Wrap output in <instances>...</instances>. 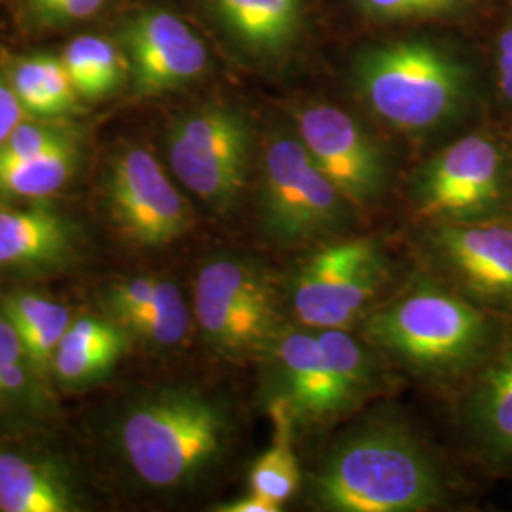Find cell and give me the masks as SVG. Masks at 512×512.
<instances>
[{"label":"cell","instance_id":"2e32d148","mask_svg":"<svg viewBox=\"0 0 512 512\" xmlns=\"http://www.w3.org/2000/svg\"><path fill=\"white\" fill-rule=\"evenodd\" d=\"M131 348L124 329L105 313L74 315L55 349L50 380L67 391L103 382Z\"/></svg>","mask_w":512,"mask_h":512},{"label":"cell","instance_id":"9a60e30c","mask_svg":"<svg viewBox=\"0 0 512 512\" xmlns=\"http://www.w3.org/2000/svg\"><path fill=\"white\" fill-rule=\"evenodd\" d=\"M433 247L440 262L471 291L512 302V228L495 222L437 224Z\"/></svg>","mask_w":512,"mask_h":512},{"label":"cell","instance_id":"f1b7e54d","mask_svg":"<svg viewBox=\"0 0 512 512\" xmlns=\"http://www.w3.org/2000/svg\"><path fill=\"white\" fill-rule=\"evenodd\" d=\"M361 10L382 19L416 18L433 12L431 0H357Z\"/></svg>","mask_w":512,"mask_h":512},{"label":"cell","instance_id":"ba28073f","mask_svg":"<svg viewBox=\"0 0 512 512\" xmlns=\"http://www.w3.org/2000/svg\"><path fill=\"white\" fill-rule=\"evenodd\" d=\"M253 128L245 112L205 105L181 116L167 133L175 179L217 213L232 211L247 188Z\"/></svg>","mask_w":512,"mask_h":512},{"label":"cell","instance_id":"9c48e42d","mask_svg":"<svg viewBox=\"0 0 512 512\" xmlns=\"http://www.w3.org/2000/svg\"><path fill=\"white\" fill-rule=\"evenodd\" d=\"M103 186L110 220L133 245L162 249L188 234L192 209L148 148H120L110 158Z\"/></svg>","mask_w":512,"mask_h":512},{"label":"cell","instance_id":"ac0fdd59","mask_svg":"<svg viewBox=\"0 0 512 512\" xmlns=\"http://www.w3.org/2000/svg\"><path fill=\"white\" fill-rule=\"evenodd\" d=\"M465 421L486 458L497 463L512 459V346L480 376Z\"/></svg>","mask_w":512,"mask_h":512},{"label":"cell","instance_id":"e575fe53","mask_svg":"<svg viewBox=\"0 0 512 512\" xmlns=\"http://www.w3.org/2000/svg\"><path fill=\"white\" fill-rule=\"evenodd\" d=\"M431 6H433V12H439V6H437V0H431Z\"/></svg>","mask_w":512,"mask_h":512},{"label":"cell","instance_id":"30bf717a","mask_svg":"<svg viewBox=\"0 0 512 512\" xmlns=\"http://www.w3.org/2000/svg\"><path fill=\"white\" fill-rule=\"evenodd\" d=\"M501 194V154L492 139L473 133L423 165L412 202L420 217L437 224L473 222L492 211Z\"/></svg>","mask_w":512,"mask_h":512},{"label":"cell","instance_id":"7a4b0ae2","mask_svg":"<svg viewBox=\"0 0 512 512\" xmlns=\"http://www.w3.org/2000/svg\"><path fill=\"white\" fill-rule=\"evenodd\" d=\"M313 505L332 512H420L446 499L437 461L406 425L370 418L342 433L310 476Z\"/></svg>","mask_w":512,"mask_h":512},{"label":"cell","instance_id":"5bb4252c","mask_svg":"<svg viewBox=\"0 0 512 512\" xmlns=\"http://www.w3.org/2000/svg\"><path fill=\"white\" fill-rule=\"evenodd\" d=\"M82 507L80 482L59 454L0 440V511L74 512Z\"/></svg>","mask_w":512,"mask_h":512},{"label":"cell","instance_id":"d6a6232c","mask_svg":"<svg viewBox=\"0 0 512 512\" xmlns=\"http://www.w3.org/2000/svg\"><path fill=\"white\" fill-rule=\"evenodd\" d=\"M499 90L509 101H512V71L499 73Z\"/></svg>","mask_w":512,"mask_h":512},{"label":"cell","instance_id":"d6986e66","mask_svg":"<svg viewBox=\"0 0 512 512\" xmlns=\"http://www.w3.org/2000/svg\"><path fill=\"white\" fill-rule=\"evenodd\" d=\"M226 31L256 55L279 54L298 35L302 0H211Z\"/></svg>","mask_w":512,"mask_h":512},{"label":"cell","instance_id":"1f68e13d","mask_svg":"<svg viewBox=\"0 0 512 512\" xmlns=\"http://www.w3.org/2000/svg\"><path fill=\"white\" fill-rule=\"evenodd\" d=\"M497 71H512V29H507L497 42Z\"/></svg>","mask_w":512,"mask_h":512},{"label":"cell","instance_id":"4fadbf2b","mask_svg":"<svg viewBox=\"0 0 512 512\" xmlns=\"http://www.w3.org/2000/svg\"><path fill=\"white\" fill-rule=\"evenodd\" d=\"M84 247L78 222L52 203H0V275L63 274L80 262Z\"/></svg>","mask_w":512,"mask_h":512},{"label":"cell","instance_id":"3957f363","mask_svg":"<svg viewBox=\"0 0 512 512\" xmlns=\"http://www.w3.org/2000/svg\"><path fill=\"white\" fill-rule=\"evenodd\" d=\"M363 319V336L372 348L427 380L463 372L490 336L482 311L427 279L410 283Z\"/></svg>","mask_w":512,"mask_h":512},{"label":"cell","instance_id":"cb8c5ba5","mask_svg":"<svg viewBox=\"0 0 512 512\" xmlns=\"http://www.w3.org/2000/svg\"><path fill=\"white\" fill-rule=\"evenodd\" d=\"M61 61L82 101L107 99L129 80L128 57L109 38L76 37L67 44Z\"/></svg>","mask_w":512,"mask_h":512},{"label":"cell","instance_id":"ffe728a7","mask_svg":"<svg viewBox=\"0 0 512 512\" xmlns=\"http://www.w3.org/2000/svg\"><path fill=\"white\" fill-rule=\"evenodd\" d=\"M46 380L0 311V420L37 421L54 414L55 401Z\"/></svg>","mask_w":512,"mask_h":512},{"label":"cell","instance_id":"4316f807","mask_svg":"<svg viewBox=\"0 0 512 512\" xmlns=\"http://www.w3.org/2000/svg\"><path fill=\"white\" fill-rule=\"evenodd\" d=\"M80 143V133L69 120L27 118L0 143V164L40 156Z\"/></svg>","mask_w":512,"mask_h":512},{"label":"cell","instance_id":"83f0119b","mask_svg":"<svg viewBox=\"0 0 512 512\" xmlns=\"http://www.w3.org/2000/svg\"><path fill=\"white\" fill-rule=\"evenodd\" d=\"M109 0H25V18L37 29H59L99 14Z\"/></svg>","mask_w":512,"mask_h":512},{"label":"cell","instance_id":"8fae6325","mask_svg":"<svg viewBox=\"0 0 512 512\" xmlns=\"http://www.w3.org/2000/svg\"><path fill=\"white\" fill-rule=\"evenodd\" d=\"M296 135L311 160L353 207L378 202L389 186L384 150L338 107L315 103L294 112Z\"/></svg>","mask_w":512,"mask_h":512},{"label":"cell","instance_id":"277c9868","mask_svg":"<svg viewBox=\"0 0 512 512\" xmlns=\"http://www.w3.org/2000/svg\"><path fill=\"white\" fill-rule=\"evenodd\" d=\"M353 86L372 114L404 133L450 122L463 107L467 73L427 40H397L357 57Z\"/></svg>","mask_w":512,"mask_h":512},{"label":"cell","instance_id":"603a6c76","mask_svg":"<svg viewBox=\"0 0 512 512\" xmlns=\"http://www.w3.org/2000/svg\"><path fill=\"white\" fill-rule=\"evenodd\" d=\"M112 321L124 329L131 342L158 353L183 349L196 329L192 304L171 279H165L162 291L143 308Z\"/></svg>","mask_w":512,"mask_h":512},{"label":"cell","instance_id":"e0dca14e","mask_svg":"<svg viewBox=\"0 0 512 512\" xmlns=\"http://www.w3.org/2000/svg\"><path fill=\"white\" fill-rule=\"evenodd\" d=\"M317 336L327 361V414L332 423L382 391L384 366L378 351L348 329H319Z\"/></svg>","mask_w":512,"mask_h":512},{"label":"cell","instance_id":"7402d4cb","mask_svg":"<svg viewBox=\"0 0 512 512\" xmlns=\"http://www.w3.org/2000/svg\"><path fill=\"white\" fill-rule=\"evenodd\" d=\"M6 76L31 118L67 120L82 110V97L74 90L61 57L40 54L12 59Z\"/></svg>","mask_w":512,"mask_h":512},{"label":"cell","instance_id":"5b68a950","mask_svg":"<svg viewBox=\"0 0 512 512\" xmlns=\"http://www.w3.org/2000/svg\"><path fill=\"white\" fill-rule=\"evenodd\" d=\"M279 308L274 275L255 258L211 255L194 277L196 330L209 351L222 359H260L285 323Z\"/></svg>","mask_w":512,"mask_h":512},{"label":"cell","instance_id":"836d02e7","mask_svg":"<svg viewBox=\"0 0 512 512\" xmlns=\"http://www.w3.org/2000/svg\"><path fill=\"white\" fill-rule=\"evenodd\" d=\"M456 0H437V6H439V10H444V8H448V6H452Z\"/></svg>","mask_w":512,"mask_h":512},{"label":"cell","instance_id":"d4e9b609","mask_svg":"<svg viewBox=\"0 0 512 512\" xmlns=\"http://www.w3.org/2000/svg\"><path fill=\"white\" fill-rule=\"evenodd\" d=\"M82 162V143L0 164V202L50 200L71 183Z\"/></svg>","mask_w":512,"mask_h":512},{"label":"cell","instance_id":"44dd1931","mask_svg":"<svg viewBox=\"0 0 512 512\" xmlns=\"http://www.w3.org/2000/svg\"><path fill=\"white\" fill-rule=\"evenodd\" d=\"M0 311L16 330L31 363L50 378L55 349L73 321V310L44 294L10 291L0 296Z\"/></svg>","mask_w":512,"mask_h":512},{"label":"cell","instance_id":"6da1fadb","mask_svg":"<svg viewBox=\"0 0 512 512\" xmlns=\"http://www.w3.org/2000/svg\"><path fill=\"white\" fill-rule=\"evenodd\" d=\"M234 435L226 401L198 387L162 385L124 404L110 442L137 486L152 494H177L219 467Z\"/></svg>","mask_w":512,"mask_h":512},{"label":"cell","instance_id":"7c38bea8","mask_svg":"<svg viewBox=\"0 0 512 512\" xmlns=\"http://www.w3.org/2000/svg\"><path fill=\"white\" fill-rule=\"evenodd\" d=\"M135 97H156L196 82L209 65L202 38L162 8L137 12L122 27Z\"/></svg>","mask_w":512,"mask_h":512},{"label":"cell","instance_id":"484cf974","mask_svg":"<svg viewBox=\"0 0 512 512\" xmlns=\"http://www.w3.org/2000/svg\"><path fill=\"white\" fill-rule=\"evenodd\" d=\"M272 446L256 458L249 471V492L260 495L277 507L289 503L300 488V467L293 452L294 429L275 421Z\"/></svg>","mask_w":512,"mask_h":512},{"label":"cell","instance_id":"4dcf8cb0","mask_svg":"<svg viewBox=\"0 0 512 512\" xmlns=\"http://www.w3.org/2000/svg\"><path fill=\"white\" fill-rule=\"evenodd\" d=\"M281 507H277L272 501L260 497V495L249 494L238 497V499H230L226 503H220L219 507H215V511L219 512H277Z\"/></svg>","mask_w":512,"mask_h":512},{"label":"cell","instance_id":"f546056e","mask_svg":"<svg viewBox=\"0 0 512 512\" xmlns=\"http://www.w3.org/2000/svg\"><path fill=\"white\" fill-rule=\"evenodd\" d=\"M27 118L31 116L21 107L8 76L0 73V143Z\"/></svg>","mask_w":512,"mask_h":512},{"label":"cell","instance_id":"8992f818","mask_svg":"<svg viewBox=\"0 0 512 512\" xmlns=\"http://www.w3.org/2000/svg\"><path fill=\"white\" fill-rule=\"evenodd\" d=\"M258 224L279 249L321 245L353 224V205L311 160L296 133L275 131L266 143Z\"/></svg>","mask_w":512,"mask_h":512},{"label":"cell","instance_id":"52a82bcc","mask_svg":"<svg viewBox=\"0 0 512 512\" xmlns=\"http://www.w3.org/2000/svg\"><path fill=\"white\" fill-rule=\"evenodd\" d=\"M387 274L378 239H330L296 266L285 298L302 327L349 329L365 317Z\"/></svg>","mask_w":512,"mask_h":512}]
</instances>
